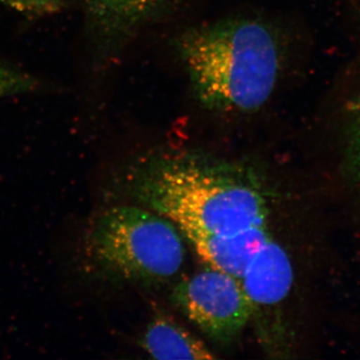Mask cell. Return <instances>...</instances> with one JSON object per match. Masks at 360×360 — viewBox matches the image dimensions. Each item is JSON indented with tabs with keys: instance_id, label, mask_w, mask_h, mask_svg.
<instances>
[{
	"instance_id": "1",
	"label": "cell",
	"mask_w": 360,
	"mask_h": 360,
	"mask_svg": "<svg viewBox=\"0 0 360 360\" xmlns=\"http://www.w3.org/2000/svg\"><path fill=\"white\" fill-rule=\"evenodd\" d=\"M127 191L182 234H229L267 224L264 189L250 168L189 153L146 156L127 174Z\"/></svg>"
},
{
	"instance_id": "2",
	"label": "cell",
	"mask_w": 360,
	"mask_h": 360,
	"mask_svg": "<svg viewBox=\"0 0 360 360\" xmlns=\"http://www.w3.org/2000/svg\"><path fill=\"white\" fill-rule=\"evenodd\" d=\"M177 54L201 106L214 112L252 113L271 98L283 65L274 26L248 16L191 28Z\"/></svg>"
},
{
	"instance_id": "3",
	"label": "cell",
	"mask_w": 360,
	"mask_h": 360,
	"mask_svg": "<svg viewBox=\"0 0 360 360\" xmlns=\"http://www.w3.org/2000/svg\"><path fill=\"white\" fill-rule=\"evenodd\" d=\"M90 255L105 271L127 281L161 283L186 259L179 227L137 205H118L97 217L89 231Z\"/></svg>"
},
{
	"instance_id": "4",
	"label": "cell",
	"mask_w": 360,
	"mask_h": 360,
	"mask_svg": "<svg viewBox=\"0 0 360 360\" xmlns=\"http://www.w3.org/2000/svg\"><path fill=\"white\" fill-rule=\"evenodd\" d=\"M240 281L258 342L270 356L288 357L290 343L284 305L293 283L290 255L270 238L251 260Z\"/></svg>"
},
{
	"instance_id": "5",
	"label": "cell",
	"mask_w": 360,
	"mask_h": 360,
	"mask_svg": "<svg viewBox=\"0 0 360 360\" xmlns=\"http://www.w3.org/2000/svg\"><path fill=\"white\" fill-rule=\"evenodd\" d=\"M172 300L202 333L222 345L233 342L250 321L240 279L212 267L177 284Z\"/></svg>"
},
{
	"instance_id": "6",
	"label": "cell",
	"mask_w": 360,
	"mask_h": 360,
	"mask_svg": "<svg viewBox=\"0 0 360 360\" xmlns=\"http://www.w3.org/2000/svg\"><path fill=\"white\" fill-rule=\"evenodd\" d=\"M176 0H77L96 65L112 60Z\"/></svg>"
},
{
	"instance_id": "7",
	"label": "cell",
	"mask_w": 360,
	"mask_h": 360,
	"mask_svg": "<svg viewBox=\"0 0 360 360\" xmlns=\"http://www.w3.org/2000/svg\"><path fill=\"white\" fill-rule=\"evenodd\" d=\"M198 257L212 269L241 278L251 260L271 236L267 224L229 234H184Z\"/></svg>"
},
{
	"instance_id": "8",
	"label": "cell",
	"mask_w": 360,
	"mask_h": 360,
	"mask_svg": "<svg viewBox=\"0 0 360 360\" xmlns=\"http://www.w3.org/2000/svg\"><path fill=\"white\" fill-rule=\"evenodd\" d=\"M141 347L155 359H214L205 342L170 317L158 315L148 324Z\"/></svg>"
},
{
	"instance_id": "9",
	"label": "cell",
	"mask_w": 360,
	"mask_h": 360,
	"mask_svg": "<svg viewBox=\"0 0 360 360\" xmlns=\"http://www.w3.org/2000/svg\"><path fill=\"white\" fill-rule=\"evenodd\" d=\"M39 87L33 75L0 60V98L28 94Z\"/></svg>"
},
{
	"instance_id": "10",
	"label": "cell",
	"mask_w": 360,
	"mask_h": 360,
	"mask_svg": "<svg viewBox=\"0 0 360 360\" xmlns=\"http://www.w3.org/2000/svg\"><path fill=\"white\" fill-rule=\"evenodd\" d=\"M9 8L30 18H41L58 13L65 7V0H0Z\"/></svg>"
},
{
	"instance_id": "11",
	"label": "cell",
	"mask_w": 360,
	"mask_h": 360,
	"mask_svg": "<svg viewBox=\"0 0 360 360\" xmlns=\"http://www.w3.org/2000/svg\"><path fill=\"white\" fill-rule=\"evenodd\" d=\"M348 136L350 158L360 175V101L352 106V117Z\"/></svg>"
}]
</instances>
